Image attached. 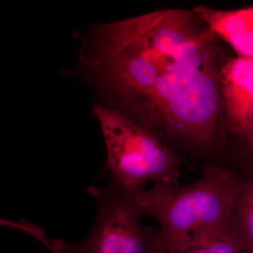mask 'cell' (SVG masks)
<instances>
[{
	"mask_svg": "<svg viewBox=\"0 0 253 253\" xmlns=\"http://www.w3.org/2000/svg\"></svg>",
	"mask_w": 253,
	"mask_h": 253,
	"instance_id": "cell-12",
	"label": "cell"
},
{
	"mask_svg": "<svg viewBox=\"0 0 253 253\" xmlns=\"http://www.w3.org/2000/svg\"><path fill=\"white\" fill-rule=\"evenodd\" d=\"M243 139L247 144L248 147H249L253 157V124L251 126V129H249V132Z\"/></svg>",
	"mask_w": 253,
	"mask_h": 253,
	"instance_id": "cell-11",
	"label": "cell"
},
{
	"mask_svg": "<svg viewBox=\"0 0 253 253\" xmlns=\"http://www.w3.org/2000/svg\"><path fill=\"white\" fill-rule=\"evenodd\" d=\"M107 157L111 182L126 194L145 189L146 183L177 185L182 158L162 144L153 131L116 110L95 105Z\"/></svg>",
	"mask_w": 253,
	"mask_h": 253,
	"instance_id": "cell-3",
	"label": "cell"
},
{
	"mask_svg": "<svg viewBox=\"0 0 253 253\" xmlns=\"http://www.w3.org/2000/svg\"><path fill=\"white\" fill-rule=\"evenodd\" d=\"M0 224L1 226L14 228L29 234L37 241L41 242L43 246H45L46 249L52 253H64L69 245V242L64 240L50 238L45 229L24 219L12 220L6 218H1Z\"/></svg>",
	"mask_w": 253,
	"mask_h": 253,
	"instance_id": "cell-10",
	"label": "cell"
},
{
	"mask_svg": "<svg viewBox=\"0 0 253 253\" xmlns=\"http://www.w3.org/2000/svg\"><path fill=\"white\" fill-rule=\"evenodd\" d=\"M220 81V71L210 63L168 101L156 125L194 142L211 143L223 104Z\"/></svg>",
	"mask_w": 253,
	"mask_h": 253,
	"instance_id": "cell-5",
	"label": "cell"
},
{
	"mask_svg": "<svg viewBox=\"0 0 253 253\" xmlns=\"http://www.w3.org/2000/svg\"><path fill=\"white\" fill-rule=\"evenodd\" d=\"M170 253H246L234 225L196 236Z\"/></svg>",
	"mask_w": 253,
	"mask_h": 253,
	"instance_id": "cell-8",
	"label": "cell"
},
{
	"mask_svg": "<svg viewBox=\"0 0 253 253\" xmlns=\"http://www.w3.org/2000/svg\"><path fill=\"white\" fill-rule=\"evenodd\" d=\"M192 11L164 9L94 28L80 61L108 92L144 109L158 86L211 39Z\"/></svg>",
	"mask_w": 253,
	"mask_h": 253,
	"instance_id": "cell-1",
	"label": "cell"
},
{
	"mask_svg": "<svg viewBox=\"0 0 253 253\" xmlns=\"http://www.w3.org/2000/svg\"><path fill=\"white\" fill-rule=\"evenodd\" d=\"M233 225L242 241L246 253H253V176L243 179L234 210Z\"/></svg>",
	"mask_w": 253,
	"mask_h": 253,
	"instance_id": "cell-9",
	"label": "cell"
},
{
	"mask_svg": "<svg viewBox=\"0 0 253 253\" xmlns=\"http://www.w3.org/2000/svg\"><path fill=\"white\" fill-rule=\"evenodd\" d=\"M221 90L231 130L244 139L253 124V61L234 58L223 66Z\"/></svg>",
	"mask_w": 253,
	"mask_h": 253,
	"instance_id": "cell-6",
	"label": "cell"
},
{
	"mask_svg": "<svg viewBox=\"0 0 253 253\" xmlns=\"http://www.w3.org/2000/svg\"><path fill=\"white\" fill-rule=\"evenodd\" d=\"M242 182L229 169L208 166L189 185L154 184L125 194L139 214L157 221L158 253H170L193 238L231 226Z\"/></svg>",
	"mask_w": 253,
	"mask_h": 253,
	"instance_id": "cell-2",
	"label": "cell"
},
{
	"mask_svg": "<svg viewBox=\"0 0 253 253\" xmlns=\"http://www.w3.org/2000/svg\"><path fill=\"white\" fill-rule=\"evenodd\" d=\"M96 204L90 232L64 253H158L156 230L145 226L124 192L110 181L105 187L86 189Z\"/></svg>",
	"mask_w": 253,
	"mask_h": 253,
	"instance_id": "cell-4",
	"label": "cell"
},
{
	"mask_svg": "<svg viewBox=\"0 0 253 253\" xmlns=\"http://www.w3.org/2000/svg\"><path fill=\"white\" fill-rule=\"evenodd\" d=\"M193 12L208 31L227 42L239 57L253 61V6L222 11L199 6Z\"/></svg>",
	"mask_w": 253,
	"mask_h": 253,
	"instance_id": "cell-7",
	"label": "cell"
}]
</instances>
